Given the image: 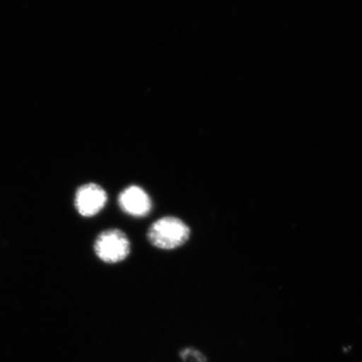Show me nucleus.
Instances as JSON below:
<instances>
[{
    "label": "nucleus",
    "mask_w": 362,
    "mask_h": 362,
    "mask_svg": "<svg viewBox=\"0 0 362 362\" xmlns=\"http://www.w3.org/2000/svg\"><path fill=\"white\" fill-rule=\"evenodd\" d=\"M189 228L175 216H165L156 221L148 230L149 242L161 250H173L187 242Z\"/></svg>",
    "instance_id": "f257e3e1"
},
{
    "label": "nucleus",
    "mask_w": 362,
    "mask_h": 362,
    "mask_svg": "<svg viewBox=\"0 0 362 362\" xmlns=\"http://www.w3.org/2000/svg\"><path fill=\"white\" fill-rule=\"evenodd\" d=\"M95 252L106 263H119L129 255L130 242L127 235L121 230H105L97 238Z\"/></svg>",
    "instance_id": "f03ea898"
},
{
    "label": "nucleus",
    "mask_w": 362,
    "mask_h": 362,
    "mask_svg": "<svg viewBox=\"0 0 362 362\" xmlns=\"http://www.w3.org/2000/svg\"><path fill=\"white\" fill-rule=\"evenodd\" d=\"M107 202V194L99 185L90 183L78 188L75 204L78 213L84 216H93L101 211Z\"/></svg>",
    "instance_id": "7ed1b4c3"
},
{
    "label": "nucleus",
    "mask_w": 362,
    "mask_h": 362,
    "mask_svg": "<svg viewBox=\"0 0 362 362\" xmlns=\"http://www.w3.org/2000/svg\"><path fill=\"white\" fill-rule=\"evenodd\" d=\"M119 204L125 213L133 216H147L152 207L149 195L141 187L135 185L122 192L119 197Z\"/></svg>",
    "instance_id": "20e7f679"
},
{
    "label": "nucleus",
    "mask_w": 362,
    "mask_h": 362,
    "mask_svg": "<svg viewBox=\"0 0 362 362\" xmlns=\"http://www.w3.org/2000/svg\"><path fill=\"white\" fill-rule=\"evenodd\" d=\"M183 358L187 361L188 358H194V362H204V356H202L199 352L195 351L194 349H185V351L181 354Z\"/></svg>",
    "instance_id": "39448f33"
}]
</instances>
